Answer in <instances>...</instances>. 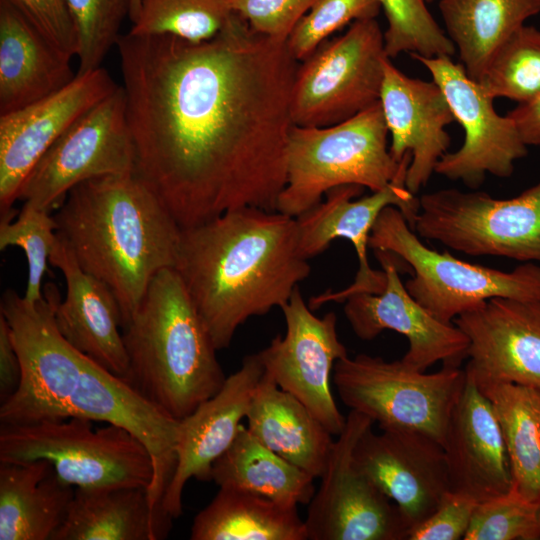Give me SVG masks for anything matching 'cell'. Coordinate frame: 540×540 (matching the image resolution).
Masks as SVG:
<instances>
[{"mask_svg":"<svg viewBox=\"0 0 540 540\" xmlns=\"http://www.w3.org/2000/svg\"><path fill=\"white\" fill-rule=\"evenodd\" d=\"M369 248L396 255L412 273L405 287L435 318L452 323L456 317L494 297L540 296V265L527 262L501 271L460 260L448 251L426 247L403 213L394 206L375 221Z\"/></svg>","mask_w":540,"mask_h":540,"instance_id":"cell-8","label":"cell"},{"mask_svg":"<svg viewBox=\"0 0 540 540\" xmlns=\"http://www.w3.org/2000/svg\"><path fill=\"white\" fill-rule=\"evenodd\" d=\"M174 270L221 350L249 318L286 304L311 267L296 218L243 207L181 228Z\"/></svg>","mask_w":540,"mask_h":540,"instance_id":"cell-3","label":"cell"},{"mask_svg":"<svg viewBox=\"0 0 540 540\" xmlns=\"http://www.w3.org/2000/svg\"><path fill=\"white\" fill-rule=\"evenodd\" d=\"M314 477L260 443L243 424L230 448L213 464L219 487L247 491L288 506L308 505Z\"/></svg>","mask_w":540,"mask_h":540,"instance_id":"cell-31","label":"cell"},{"mask_svg":"<svg viewBox=\"0 0 540 540\" xmlns=\"http://www.w3.org/2000/svg\"><path fill=\"white\" fill-rule=\"evenodd\" d=\"M477 385L498 419L513 487L529 500L540 502V392L513 383Z\"/></svg>","mask_w":540,"mask_h":540,"instance_id":"cell-32","label":"cell"},{"mask_svg":"<svg viewBox=\"0 0 540 540\" xmlns=\"http://www.w3.org/2000/svg\"><path fill=\"white\" fill-rule=\"evenodd\" d=\"M387 58L376 18L356 20L343 35L324 41L297 68L293 124L335 125L379 102Z\"/></svg>","mask_w":540,"mask_h":540,"instance_id":"cell-11","label":"cell"},{"mask_svg":"<svg viewBox=\"0 0 540 540\" xmlns=\"http://www.w3.org/2000/svg\"><path fill=\"white\" fill-rule=\"evenodd\" d=\"M442 447L450 491L480 503L511 490L510 461L498 419L491 402L467 372Z\"/></svg>","mask_w":540,"mask_h":540,"instance_id":"cell-23","label":"cell"},{"mask_svg":"<svg viewBox=\"0 0 540 540\" xmlns=\"http://www.w3.org/2000/svg\"><path fill=\"white\" fill-rule=\"evenodd\" d=\"M118 88L103 69L76 74L61 90L0 115V209L13 213L19 191L41 157L82 115Z\"/></svg>","mask_w":540,"mask_h":540,"instance_id":"cell-17","label":"cell"},{"mask_svg":"<svg viewBox=\"0 0 540 540\" xmlns=\"http://www.w3.org/2000/svg\"><path fill=\"white\" fill-rule=\"evenodd\" d=\"M535 1H537L538 3H540V0H535Z\"/></svg>","mask_w":540,"mask_h":540,"instance_id":"cell-48","label":"cell"},{"mask_svg":"<svg viewBox=\"0 0 540 540\" xmlns=\"http://www.w3.org/2000/svg\"><path fill=\"white\" fill-rule=\"evenodd\" d=\"M539 521H540V504H539Z\"/></svg>","mask_w":540,"mask_h":540,"instance_id":"cell-46","label":"cell"},{"mask_svg":"<svg viewBox=\"0 0 540 540\" xmlns=\"http://www.w3.org/2000/svg\"><path fill=\"white\" fill-rule=\"evenodd\" d=\"M135 173V149L122 86L74 122L24 181L18 200L51 212L77 185Z\"/></svg>","mask_w":540,"mask_h":540,"instance_id":"cell-12","label":"cell"},{"mask_svg":"<svg viewBox=\"0 0 540 540\" xmlns=\"http://www.w3.org/2000/svg\"><path fill=\"white\" fill-rule=\"evenodd\" d=\"M379 102L391 136L392 157L400 162L407 153L412 155L405 186L416 194L448 152L451 138L446 127L455 121L450 106L435 81L407 76L390 58L384 64Z\"/></svg>","mask_w":540,"mask_h":540,"instance_id":"cell-22","label":"cell"},{"mask_svg":"<svg viewBox=\"0 0 540 540\" xmlns=\"http://www.w3.org/2000/svg\"><path fill=\"white\" fill-rule=\"evenodd\" d=\"M453 323L469 340L465 371L477 384L513 383L540 392V296L490 298Z\"/></svg>","mask_w":540,"mask_h":540,"instance_id":"cell-19","label":"cell"},{"mask_svg":"<svg viewBox=\"0 0 540 540\" xmlns=\"http://www.w3.org/2000/svg\"><path fill=\"white\" fill-rule=\"evenodd\" d=\"M77 37L76 74L100 68V64L117 44L119 30L129 17L132 0H66Z\"/></svg>","mask_w":540,"mask_h":540,"instance_id":"cell-37","label":"cell"},{"mask_svg":"<svg viewBox=\"0 0 540 540\" xmlns=\"http://www.w3.org/2000/svg\"><path fill=\"white\" fill-rule=\"evenodd\" d=\"M426 1H427V2H430V1H432V0H426Z\"/></svg>","mask_w":540,"mask_h":540,"instance_id":"cell-49","label":"cell"},{"mask_svg":"<svg viewBox=\"0 0 540 540\" xmlns=\"http://www.w3.org/2000/svg\"><path fill=\"white\" fill-rule=\"evenodd\" d=\"M53 216L80 267L114 293L122 328L153 278L175 267L181 227L135 173L75 186Z\"/></svg>","mask_w":540,"mask_h":540,"instance_id":"cell-4","label":"cell"},{"mask_svg":"<svg viewBox=\"0 0 540 540\" xmlns=\"http://www.w3.org/2000/svg\"><path fill=\"white\" fill-rule=\"evenodd\" d=\"M1 216L0 250L19 247L28 264V279L23 297L30 302L43 296L42 279L57 239V224L51 212L24 203L17 218Z\"/></svg>","mask_w":540,"mask_h":540,"instance_id":"cell-36","label":"cell"},{"mask_svg":"<svg viewBox=\"0 0 540 540\" xmlns=\"http://www.w3.org/2000/svg\"><path fill=\"white\" fill-rule=\"evenodd\" d=\"M540 502L513 486L509 492L476 505L464 540H538Z\"/></svg>","mask_w":540,"mask_h":540,"instance_id":"cell-38","label":"cell"},{"mask_svg":"<svg viewBox=\"0 0 540 540\" xmlns=\"http://www.w3.org/2000/svg\"><path fill=\"white\" fill-rule=\"evenodd\" d=\"M539 418H540V403H539Z\"/></svg>","mask_w":540,"mask_h":540,"instance_id":"cell-47","label":"cell"},{"mask_svg":"<svg viewBox=\"0 0 540 540\" xmlns=\"http://www.w3.org/2000/svg\"><path fill=\"white\" fill-rule=\"evenodd\" d=\"M445 33L467 75L479 82L499 47L540 12L535 0H440Z\"/></svg>","mask_w":540,"mask_h":540,"instance_id":"cell-29","label":"cell"},{"mask_svg":"<svg viewBox=\"0 0 540 540\" xmlns=\"http://www.w3.org/2000/svg\"><path fill=\"white\" fill-rule=\"evenodd\" d=\"M60 300L53 282L34 302L13 289L2 295L0 314L9 324L22 376L15 393L1 402L0 423L81 417L124 427L149 450L155 471L150 492L162 497L176 465L179 421L62 336L54 317Z\"/></svg>","mask_w":540,"mask_h":540,"instance_id":"cell-2","label":"cell"},{"mask_svg":"<svg viewBox=\"0 0 540 540\" xmlns=\"http://www.w3.org/2000/svg\"><path fill=\"white\" fill-rule=\"evenodd\" d=\"M412 230L471 256L540 264V182L509 199L453 188L423 194Z\"/></svg>","mask_w":540,"mask_h":540,"instance_id":"cell-10","label":"cell"},{"mask_svg":"<svg viewBox=\"0 0 540 540\" xmlns=\"http://www.w3.org/2000/svg\"><path fill=\"white\" fill-rule=\"evenodd\" d=\"M263 374L258 353L247 355L215 395L179 420L176 465L162 499L164 511L173 519L182 513L186 483L192 478L211 480L213 464L237 437Z\"/></svg>","mask_w":540,"mask_h":540,"instance_id":"cell-21","label":"cell"},{"mask_svg":"<svg viewBox=\"0 0 540 540\" xmlns=\"http://www.w3.org/2000/svg\"><path fill=\"white\" fill-rule=\"evenodd\" d=\"M229 9L256 31L287 41L297 23L318 0H225Z\"/></svg>","mask_w":540,"mask_h":540,"instance_id":"cell-40","label":"cell"},{"mask_svg":"<svg viewBox=\"0 0 540 540\" xmlns=\"http://www.w3.org/2000/svg\"><path fill=\"white\" fill-rule=\"evenodd\" d=\"M75 77L71 57L0 0V115L61 90Z\"/></svg>","mask_w":540,"mask_h":540,"instance_id":"cell-25","label":"cell"},{"mask_svg":"<svg viewBox=\"0 0 540 540\" xmlns=\"http://www.w3.org/2000/svg\"><path fill=\"white\" fill-rule=\"evenodd\" d=\"M247 429L264 446L314 478L325 469L334 440L294 396L263 374L246 415Z\"/></svg>","mask_w":540,"mask_h":540,"instance_id":"cell-27","label":"cell"},{"mask_svg":"<svg viewBox=\"0 0 540 540\" xmlns=\"http://www.w3.org/2000/svg\"><path fill=\"white\" fill-rule=\"evenodd\" d=\"M373 423L354 410L347 415L308 503L304 523L309 540L407 539L409 526L397 505L353 460L355 445Z\"/></svg>","mask_w":540,"mask_h":540,"instance_id":"cell-13","label":"cell"},{"mask_svg":"<svg viewBox=\"0 0 540 540\" xmlns=\"http://www.w3.org/2000/svg\"><path fill=\"white\" fill-rule=\"evenodd\" d=\"M93 422L73 417L1 424L0 462L44 459L73 487L139 486L150 493L155 471L146 446L124 427Z\"/></svg>","mask_w":540,"mask_h":540,"instance_id":"cell-7","label":"cell"},{"mask_svg":"<svg viewBox=\"0 0 540 540\" xmlns=\"http://www.w3.org/2000/svg\"><path fill=\"white\" fill-rule=\"evenodd\" d=\"M116 46L135 175L179 226L243 207L276 211L299 66L287 41L232 12L207 41L128 32Z\"/></svg>","mask_w":540,"mask_h":540,"instance_id":"cell-1","label":"cell"},{"mask_svg":"<svg viewBox=\"0 0 540 540\" xmlns=\"http://www.w3.org/2000/svg\"><path fill=\"white\" fill-rule=\"evenodd\" d=\"M427 2V1H426Z\"/></svg>","mask_w":540,"mask_h":540,"instance_id":"cell-50","label":"cell"},{"mask_svg":"<svg viewBox=\"0 0 540 540\" xmlns=\"http://www.w3.org/2000/svg\"><path fill=\"white\" fill-rule=\"evenodd\" d=\"M507 115L526 146H540V97L518 104Z\"/></svg>","mask_w":540,"mask_h":540,"instance_id":"cell-44","label":"cell"},{"mask_svg":"<svg viewBox=\"0 0 540 540\" xmlns=\"http://www.w3.org/2000/svg\"><path fill=\"white\" fill-rule=\"evenodd\" d=\"M212 501L194 518L192 540H307L297 506L260 495L219 487Z\"/></svg>","mask_w":540,"mask_h":540,"instance_id":"cell-30","label":"cell"},{"mask_svg":"<svg viewBox=\"0 0 540 540\" xmlns=\"http://www.w3.org/2000/svg\"><path fill=\"white\" fill-rule=\"evenodd\" d=\"M518 104L540 97V30L524 24L495 52L478 82Z\"/></svg>","mask_w":540,"mask_h":540,"instance_id":"cell-34","label":"cell"},{"mask_svg":"<svg viewBox=\"0 0 540 540\" xmlns=\"http://www.w3.org/2000/svg\"><path fill=\"white\" fill-rule=\"evenodd\" d=\"M231 13L225 0H139L129 33L169 35L198 43L212 39Z\"/></svg>","mask_w":540,"mask_h":540,"instance_id":"cell-33","label":"cell"},{"mask_svg":"<svg viewBox=\"0 0 540 540\" xmlns=\"http://www.w3.org/2000/svg\"><path fill=\"white\" fill-rule=\"evenodd\" d=\"M122 332L129 363L124 381L175 420L190 415L226 380L212 338L174 268L153 278Z\"/></svg>","mask_w":540,"mask_h":540,"instance_id":"cell-5","label":"cell"},{"mask_svg":"<svg viewBox=\"0 0 540 540\" xmlns=\"http://www.w3.org/2000/svg\"><path fill=\"white\" fill-rule=\"evenodd\" d=\"M139 11V0H132L129 18L132 23L135 21Z\"/></svg>","mask_w":540,"mask_h":540,"instance_id":"cell-45","label":"cell"},{"mask_svg":"<svg viewBox=\"0 0 540 540\" xmlns=\"http://www.w3.org/2000/svg\"><path fill=\"white\" fill-rule=\"evenodd\" d=\"M74 490L47 460L0 462V539L51 540Z\"/></svg>","mask_w":540,"mask_h":540,"instance_id":"cell-28","label":"cell"},{"mask_svg":"<svg viewBox=\"0 0 540 540\" xmlns=\"http://www.w3.org/2000/svg\"><path fill=\"white\" fill-rule=\"evenodd\" d=\"M286 330L258 352L269 376L298 399L323 425L338 436L346 423L334 400L330 382L335 363L348 356L339 340L334 312L317 317L299 287L281 307Z\"/></svg>","mask_w":540,"mask_h":540,"instance_id":"cell-15","label":"cell"},{"mask_svg":"<svg viewBox=\"0 0 540 540\" xmlns=\"http://www.w3.org/2000/svg\"><path fill=\"white\" fill-rule=\"evenodd\" d=\"M364 187L356 184L341 185L330 189L314 207L296 217L299 251L310 259L325 251L338 238L350 241L358 258V271L354 282L335 293H325L310 299L309 307L314 310L323 304L343 302L357 293H380L386 283L385 272L374 271L368 261L367 248L372 227L382 210L397 207L412 229L419 211V198L411 193L405 182H393L386 188L372 192L357 200Z\"/></svg>","mask_w":540,"mask_h":540,"instance_id":"cell-16","label":"cell"},{"mask_svg":"<svg viewBox=\"0 0 540 540\" xmlns=\"http://www.w3.org/2000/svg\"><path fill=\"white\" fill-rule=\"evenodd\" d=\"M54 46L77 54V37L66 0H8Z\"/></svg>","mask_w":540,"mask_h":540,"instance_id":"cell-42","label":"cell"},{"mask_svg":"<svg viewBox=\"0 0 540 540\" xmlns=\"http://www.w3.org/2000/svg\"><path fill=\"white\" fill-rule=\"evenodd\" d=\"M477 504L465 494L448 491L427 519L409 529L407 540L464 538Z\"/></svg>","mask_w":540,"mask_h":540,"instance_id":"cell-41","label":"cell"},{"mask_svg":"<svg viewBox=\"0 0 540 540\" xmlns=\"http://www.w3.org/2000/svg\"><path fill=\"white\" fill-rule=\"evenodd\" d=\"M380 9L378 0H318L290 33L288 48L301 62L334 32L350 22L376 18Z\"/></svg>","mask_w":540,"mask_h":540,"instance_id":"cell-39","label":"cell"},{"mask_svg":"<svg viewBox=\"0 0 540 540\" xmlns=\"http://www.w3.org/2000/svg\"><path fill=\"white\" fill-rule=\"evenodd\" d=\"M386 283L380 293H357L345 300L344 313L356 336L372 340L384 330L405 336L409 348L402 361L425 371L436 362L460 367L467 358L469 340L452 323L435 318L407 291L399 277L396 255L374 250Z\"/></svg>","mask_w":540,"mask_h":540,"instance_id":"cell-18","label":"cell"},{"mask_svg":"<svg viewBox=\"0 0 540 540\" xmlns=\"http://www.w3.org/2000/svg\"><path fill=\"white\" fill-rule=\"evenodd\" d=\"M410 55L439 85L455 121L464 131L462 146L445 153L437 163L435 173L462 181L471 189L481 186L486 174L500 178L511 176L515 162L526 156L528 147L511 118L497 113L494 98L451 57Z\"/></svg>","mask_w":540,"mask_h":540,"instance_id":"cell-14","label":"cell"},{"mask_svg":"<svg viewBox=\"0 0 540 540\" xmlns=\"http://www.w3.org/2000/svg\"><path fill=\"white\" fill-rule=\"evenodd\" d=\"M387 19L385 52L391 59L401 53L423 57L449 56L456 49L426 6V0H378Z\"/></svg>","mask_w":540,"mask_h":540,"instance_id":"cell-35","label":"cell"},{"mask_svg":"<svg viewBox=\"0 0 540 540\" xmlns=\"http://www.w3.org/2000/svg\"><path fill=\"white\" fill-rule=\"evenodd\" d=\"M380 102L335 125H293L287 151V181L276 211L296 218L321 202L330 189L348 184L372 192L405 182L412 155L397 162L388 148Z\"/></svg>","mask_w":540,"mask_h":540,"instance_id":"cell-6","label":"cell"},{"mask_svg":"<svg viewBox=\"0 0 540 540\" xmlns=\"http://www.w3.org/2000/svg\"><path fill=\"white\" fill-rule=\"evenodd\" d=\"M332 381L342 402L377 422L381 430H411L444 440L466 383L465 369L415 370L402 359L358 354L338 360Z\"/></svg>","mask_w":540,"mask_h":540,"instance_id":"cell-9","label":"cell"},{"mask_svg":"<svg viewBox=\"0 0 540 540\" xmlns=\"http://www.w3.org/2000/svg\"><path fill=\"white\" fill-rule=\"evenodd\" d=\"M49 263L62 272L66 284L65 296L55 308L59 332L76 349L124 380L129 363L122 313L114 293L80 267L58 232Z\"/></svg>","mask_w":540,"mask_h":540,"instance_id":"cell-24","label":"cell"},{"mask_svg":"<svg viewBox=\"0 0 540 540\" xmlns=\"http://www.w3.org/2000/svg\"><path fill=\"white\" fill-rule=\"evenodd\" d=\"M353 460L397 505L409 529L427 519L450 491L442 445L420 432L391 429L376 434L371 427L355 445Z\"/></svg>","mask_w":540,"mask_h":540,"instance_id":"cell-20","label":"cell"},{"mask_svg":"<svg viewBox=\"0 0 540 540\" xmlns=\"http://www.w3.org/2000/svg\"><path fill=\"white\" fill-rule=\"evenodd\" d=\"M172 520L147 488L75 487L51 540H159L168 536Z\"/></svg>","mask_w":540,"mask_h":540,"instance_id":"cell-26","label":"cell"},{"mask_svg":"<svg viewBox=\"0 0 540 540\" xmlns=\"http://www.w3.org/2000/svg\"><path fill=\"white\" fill-rule=\"evenodd\" d=\"M22 376L21 362L10 327L0 314V400L5 401L17 390Z\"/></svg>","mask_w":540,"mask_h":540,"instance_id":"cell-43","label":"cell"}]
</instances>
